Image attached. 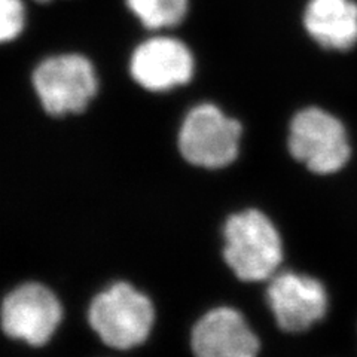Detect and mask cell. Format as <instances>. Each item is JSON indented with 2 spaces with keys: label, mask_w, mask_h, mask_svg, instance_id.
<instances>
[{
  "label": "cell",
  "mask_w": 357,
  "mask_h": 357,
  "mask_svg": "<svg viewBox=\"0 0 357 357\" xmlns=\"http://www.w3.org/2000/svg\"><path fill=\"white\" fill-rule=\"evenodd\" d=\"M36 2H39V3H48V2H51V0H36Z\"/></svg>",
  "instance_id": "13"
},
{
  "label": "cell",
  "mask_w": 357,
  "mask_h": 357,
  "mask_svg": "<svg viewBox=\"0 0 357 357\" xmlns=\"http://www.w3.org/2000/svg\"><path fill=\"white\" fill-rule=\"evenodd\" d=\"M88 323L107 347L131 350L149 338L155 325V307L142 290L118 282L91 301Z\"/></svg>",
  "instance_id": "4"
},
{
  "label": "cell",
  "mask_w": 357,
  "mask_h": 357,
  "mask_svg": "<svg viewBox=\"0 0 357 357\" xmlns=\"http://www.w3.org/2000/svg\"><path fill=\"white\" fill-rule=\"evenodd\" d=\"M63 320V307L52 290L42 283L17 286L5 296L0 323L6 337L31 347L48 344Z\"/></svg>",
  "instance_id": "7"
},
{
  "label": "cell",
  "mask_w": 357,
  "mask_h": 357,
  "mask_svg": "<svg viewBox=\"0 0 357 357\" xmlns=\"http://www.w3.org/2000/svg\"><path fill=\"white\" fill-rule=\"evenodd\" d=\"M304 27L320 47L349 51L357 43V5L353 0H308Z\"/></svg>",
  "instance_id": "10"
},
{
  "label": "cell",
  "mask_w": 357,
  "mask_h": 357,
  "mask_svg": "<svg viewBox=\"0 0 357 357\" xmlns=\"http://www.w3.org/2000/svg\"><path fill=\"white\" fill-rule=\"evenodd\" d=\"M286 149L296 164L319 177L341 173L347 169L354 153L347 124L320 106H304L290 116Z\"/></svg>",
  "instance_id": "2"
},
{
  "label": "cell",
  "mask_w": 357,
  "mask_h": 357,
  "mask_svg": "<svg viewBox=\"0 0 357 357\" xmlns=\"http://www.w3.org/2000/svg\"><path fill=\"white\" fill-rule=\"evenodd\" d=\"M264 304L278 331L301 335L328 317L332 299L328 284L319 275L284 266L266 282Z\"/></svg>",
  "instance_id": "3"
},
{
  "label": "cell",
  "mask_w": 357,
  "mask_h": 357,
  "mask_svg": "<svg viewBox=\"0 0 357 357\" xmlns=\"http://www.w3.org/2000/svg\"><path fill=\"white\" fill-rule=\"evenodd\" d=\"M39 102L51 116L76 115L98 93L94 64L81 54H59L38 64L31 76Z\"/></svg>",
  "instance_id": "6"
},
{
  "label": "cell",
  "mask_w": 357,
  "mask_h": 357,
  "mask_svg": "<svg viewBox=\"0 0 357 357\" xmlns=\"http://www.w3.org/2000/svg\"><path fill=\"white\" fill-rule=\"evenodd\" d=\"M195 70L194 55L176 38L153 36L134 50L130 60L132 79L151 93H165L186 85Z\"/></svg>",
  "instance_id": "9"
},
{
  "label": "cell",
  "mask_w": 357,
  "mask_h": 357,
  "mask_svg": "<svg viewBox=\"0 0 357 357\" xmlns=\"http://www.w3.org/2000/svg\"><path fill=\"white\" fill-rule=\"evenodd\" d=\"M264 340L236 307L211 308L198 319L191 335L195 357H261Z\"/></svg>",
  "instance_id": "8"
},
{
  "label": "cell",
  "mask_w": 357,
  "mask_h": 357,
  "mask_svg": "<svg viewBox=\"0 0 357 357\" xmlns=\"http://www.w3.org/2000/svg\"><path fill=\"white\" fill-rule=\"evenodd\" d=\"M26 27L22 0H0V43L15 40Z\"/></svg>",
  "instance_id": "12"
},
{
  "label": "cell",
  "mask_w": 357,
  "mask_h": 357,
  "mask_svg": "<svg viewBox=\"0 0 357 357\" xmlns=\"http://www.w3.org/2000/svg\"><path fill=\"white\" fill-rule=\"evenodd\" d=\"M244 128L213 103H201L188 112L177 144L185 161L206 170H223L240 158Z\"/></svg>",
  "instance_id": "5"
},
{
  "label": "cell",
  "mask_w": 357,
  "mask_h": 357,
  "mask_svg": "<svg viewBox=\"0 0 357 357\" xmlns=\"http://www.w3.org/2000/svg\"><path fill=\"white\" fill-rule=\"evenodd\" d=\"M222 258L244 284L266 283L286 266V240L277 220L259 207L231 213L222 228Z\"/></svg>",
  "instance_id": "1"
},
{
  "label": "cell",
  "mask_w": 357,
  "mask_h": 357,
  "mask_svg": "<svg viewBox=\"0 0 357 357\" xmlns=\"http://www.w3.org/2000/svg\"><path fill=\"white\" fill-rule=\"evenodd\" d=\"M128 9L149 30H165L181 24L189 0H126Z\"/></svg>",
  "instance_id": "11"
}]
</instances>
